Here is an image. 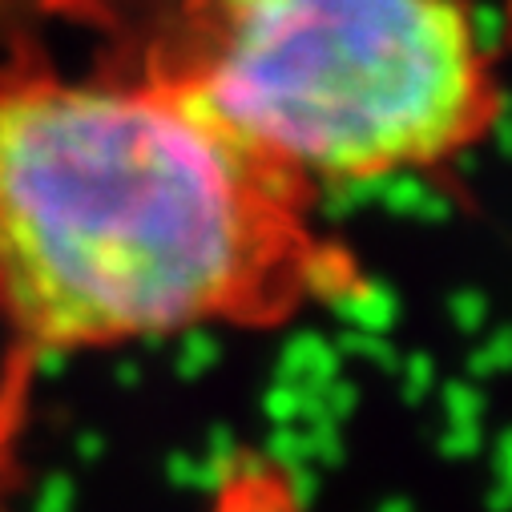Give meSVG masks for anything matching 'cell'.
<instances>
[{"mask_svg": "<svg viewBox=\"0 0 512 512\" xmlns=\"http://www.w3.org/2000/svg\"><path fill=\"white\" fill-rule=\"evenodd\" d=\"M319 190L125 69L0 57V327L25 359L267 331L351 299Z\"/></svg>", "mask_w": 512, "mask_h": 512, "instance_id": "obj_1", "label": "cell"}, {"mask_svg": "<svg viewBox=\"0 0 512 512\" xmlns=\"http://www.w3.org/2000/svg\"><path fill=\"white\" fill-rule=\"evenodd\" d=\"M89 41V61L190 101L315 186L428 174L500 121L468 0H0Z\"/></svg>", "mask_w": 512, "mask_h": 512, "instance_id": "obj_2", "label": "cell"}, {"mask_svg": "<svg viewBox=\"0 0 512 512\" xmlns=\"http://www.w3.org/2000/svg\"><path fill=\"white\" fill-rule=\"evenodd\" d=\"M33 359L9 355V363L0 367V496H5L17 456H21V436H25V416H29V388H33Z\"/></svg>", "mask_w": 512, "mask_h": 512, "instance_id": "obj_3", "label": "cell"}]
</instances>
